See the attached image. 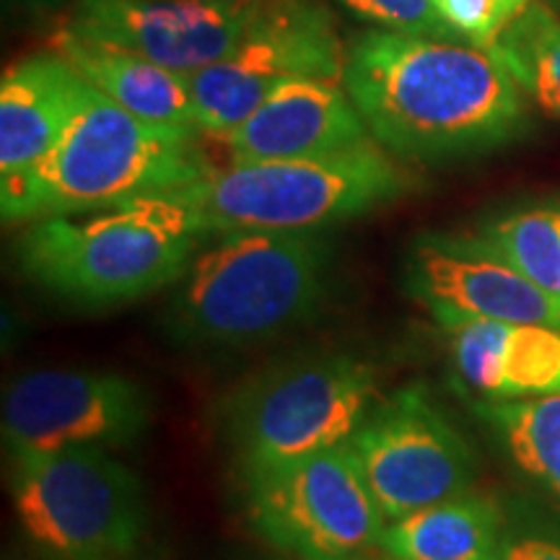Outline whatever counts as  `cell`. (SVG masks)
Segmentation results:
<instances>
[{"mask_svg":"<svg viewBox=\"0 0 560 560\" xmlns=\"http://www.w3.org/2000/svg\"><path fill=\"white\" fill-rule=\"evenodd\" d=\"M405 291L436 314L560 327V301L480 234L423 231L405 252Z\"/></svg>","mask_w":560,"mask_h":560,"instance_id":"obj_12","label":"cell"},{"mask_svg":"<svg viewBox=\"0 0 560 560\" xmlns=\"http://www.w3.org/2000/svg\"><path fill=\"white\" fill-rule=\"evenodd\" d=\"M342 86L371 138L405 164H446L527 130L524 89L493 47L369 30L346 45Z\"/></svg>","mask_w":560,"mask_h":560,"instance_id":"obj_1","label":"cell"},{"mask_svg":"<svg viewBox=\"0 0 560 560\" xmlns=\"http://www.w3.org/2000/svg\"><path fill=\"white\" fill-rule=\"evenodd\" d=\"M480 234L537 289L560 301V200L511 210Z\"/></svg>","mask_w":560,"mask_h":560,"instance_id":"obj_21","label":"cell"},{"mask_svg":"<svg viewBox=\"0 0 560 560\" xmlns=\"http://www.w3.org/2000/svg\"><path fill=\"white\" fill-rule=\"evenodd\" d=\"M153 423V397L132 376L100 369L26 371L5 387V459L102 446L138 444Z\"/></svg>","mask_w":560,"mask_h":560,"instance_id":"obj_11","label":"cell"},{"mask_svg":"<svg viewBox=\"0 0 560 560\" xmlns=\"http://www.w3.org/2000/svg\"><path fill=\"white\" fill-rule=\"evenodd\" d=\"M219 140L231 161H276L327 156L374 138L342 81L299 79L272 91L260 109Z\"/></svg>","mask_w":560,"mask_h":560,"instance_id":"obj_14","label":"cell"},{"mask_svg":"<svg viewBox=\"0 0 560 560\" xmlns=\"http://www.w3.org/2000/svg\"><path fill=\"white\" fill-rule=\"evenodd\" d=\"M478 412L511 462L560 501V392L529 400H488Z\"/></svg>","mask_w":560,"mask_h":560,"instance_id":"obj_19","label":"cell"},{"mask_svg":"<svg viewBox=\"0 0 560 560\" xmlns=\"http://www.w3.org/2000/svg\"><path fill=\"white\" fill-rule=\"evenodd\" d=\"M255 5L240 0H79L58 26L187 75L240 45Z\"/></svg>","mask_w":560,"mask_h":560,"instance_id":"obj_13","label":"cell"},{"mask_svg":"<svg viewBox=\"0 0 560 560\" xmlns=\"http://www.w3.org/2000/svg\"><path fill=\"white\" fill-rule=\"evenodd\" d=\"M52 52L68 60L91 86L140 120L200 132L185 73L120 47L75 37L60 26L52 32Z\"/></svg>","mask_w":560,"mask_h":560,"instance_id":"obj_17","label":"cell"},{"mask_svg":"<svg viewBox=\"0 0 560 560\" xmlns=\"http://www.w3.org/2000/svg\"><path fill=\"white\" fill-rule=\"evenodd\" d=\"M9 462L21 532L55 560H136L149 527L143 486L112 450L26 454Z\"/></svg>","mask_w":560,"mask_h":560,"instance_id":"obj_7","label":"cell"},{"mask_svg":"<svg viewBox=\"0 0 560 560\" xmlns=\"http://www.w3.org/2000/svg\"><path fill=\"white\" fill-rule=\"evenodd\" d=\"M83 79L58 52L32 55L0 79V179L30 172L73 120Z\"/></svg>","mask_w":560,"mask_h":560,"instance_id":"obj_16","label":"cell"},{"mask_svg":"<svg viewBox=\"0 0 560 560\" xmlns=\"http://www.w3.org/2000/svg\"><path fill=\"white\" fill-rule=\"evenodd\" d=\"M240 3H260V0H240Z\"/></svg>","mask_w":560,"mask_h":560,"instance_id":"obj_28","label":"cell"},{"mask_svg":"<svg viewBox=\"0 0 560 560\" xmlns=\"http://www.w3.org/2000/svg\"><path fill=\"white\" fill-rule=\"evenodd\" d=\"M506 527L499 503L467 490L387 522L382 552L392 560H499Z\"/></svg>","mask_w":560,"mask_h":560,"instance_id":"obj_18","label":"cell"},{"mask_svg":"<svg viewBox=\"0 0 560 560\" xmlns=\"http://www.w3.org/2000/svg\"><path fill=\"white\" fill-rule=\"evenodd\" d=\"M3 560H55L50 552L42 550L32 537H26L24 532H16L3 548Z\"/></svg>","mask_w":560,"mask_h":560,"instance_id":"obj_26","label":"cell"},{"mask_svg":"<svg viewBox=\"0 0 560 560\" xmlns=\"http://www.w3.org/2000/svg\"><path fill=\"white\" fill-rule=\"evenodd\" d=\"M380 560H392V558H380Z\"/></svg>","mask_w":560,"mask_h":560,"instance_id":"obj_29","label":"cell"},{"mask_svg":"<svg viewBox=\"0 0 560 560\" xmlns=\"http://www.w3.org/2000/svg\"><path fill=\"white\" fill-rule=\"evenodd\" d=\"M206 236L172 195L32 221L19 236L26 280L83 310H109L174 285Z\"/></svg>","mask_w":560,"mask_h":560,"instance_id":"obj_4","label":"cell"},{"mask_svg":"<svg viewBox=\"0 0 560 560\" xmlns=\"http://www.w3.org/2000/svg\"><path fill=\"white\" fill-rule=\"evenodd\" d=\"M529 0H433L439 16L478 47H493Z\"/></svg>","mask_w":560,"mask_h":560,"instance_id":"obj_23","label":"cell"},{"mask_svg":"<svg viewBox=\"0 0 560 560\" xmlns=\"http://www.w3.org/2000/svg\"><path fill=\"white\" fill-rule=\"evenodd\" d=\"M348 444L387 522L467 493L478 475L470 444L420 384L376 400Z\"/></svg>","mask_w":560,"mask_h":560,"instance_id":"obj_10","label":"cell"},{"mask_svg":"<svg viewBox=\"0 0 560 560\" xmlns=\"http://www.w3.org/2000/svg\"><path fill=\"white\" fill-rule=\"evenodd\" d=\"M499 560H560V532L542 527H506Z\"/></svg>","mask_w":560,"mask_h":560,"instance_id":"obj_24","label":"cell"},{"mask_svg":"<svg viewBox=\"0 0 560 560\" xmlns=\"http://www.w3.org/2000/svg\"><path fill=\"white\" fill-rule=\"evenodd\" d=\"M493 50L524 94L560 117V13L545 0H529L527 9L503 30Z\"/></svg>","mask_w":560,"mask_h":560,"instance_id":"obj_20","label":"cell"},{"mask_svg":"<svg viewBox=\"0 0 560 560\" xmlns=\"http://www.w3.org/2000/svg\"><path fill=\"white\" fill-rule=\"evenodd\" d=\"M346 45L319 0H262L226 58L187 73L202 136L221 138L262 107L272 91L299 79L342 81Z\"/></svg>","mask_w":560,"mask_h":560,"instance_id":"obj_9","label":"cell"},{"mask_svg":"<svg viewBox=\"0 0 560 560\" xmlns=\"http://www.w3.org/2000/svg\"><path fill=\"white\" fill-rule=\"evenodd\" d=\"M418 187L405 161L376 140L310 159L231 161L166 192L202 236L231 231H325L361 219Z\"/></svg>","mask_w":560,"mask_h":560,"instance_id":"obj_5","label":"cell"},{"mask_svg":"<svg viewBox=\"0 0 560 560\" xmlns=\"http://www.w3.org/2000/svg\"><path fill=\"white\" fill-rule=\"evenodd\" d=\"M545 3H548L550 9H556L560 13V0H545Z\"/></svg>","mask_w":560,"mask_h":560,"instance_id":"obj_27","label":"cell"},{"mask_svg":"<svg viewBox=\"0 0 560 560\" xmlns=\"http://www.w3.org/2000/svg\"><path fill=\"white\" fill-rule=\"evenodd\" d=\"M380 397L366 359L312 350L276 361L219 402V433L236 478L346 444Z\"/></svg>","mask_w":560,"mask_h":560,"instance_id":"obj_6","label":"cell"},{"mask_svg":"<svg viewBox=\"0 0 560 560\" xmlns=\"http://www.w3.org/2000/svg\"><path fill=\"white\" fill-rule=\"evenodd\" d=\"M198 136L140 120L83 79L79 107L58 145L30 172L0 179L3 221L94 213L177 190L210 170Z\"/></svg>","mask_w":560,"mask_h":560,"instance_id":"obj_3","label":"cell"},{"mask_svg":"<svg viewBox=\"0 0 560 560\" xmlns=\"http://www.w3.org/2000/svg\"><path fill=\"white\" fill-rule=\"evenodd\" d=\"M332 242L322 231H231L208 236L164 312L172 342L247 348L310 322L332 289Z\"/></svg>","mask_w":560,"mask_h":560,"instance_id":"obj_2","label":"cell"},{"mask_svg":"<svg viewBox=\"0 0 560 560\" xmlns=\"http://www.w3.org/2000/svg\"><path fill=\"white\" fill-rule=\"evenodd\" d=\"M249 527L291 560H371L387 527L350 444L240 480Z\"/></svg>","mask_w":560,"mask_h":560,"instance_id":"obj_8","label":"cell"},{"mask_svg":"<svg viewBox=\"0 0 560 560\" xmlns=\"http://www.w3.org/2000/svg\"><path fill=\"white\" fill-rule=\"evenodd\" d=\"M335 3L353 13L355 19L366 21L374 30L412 34V37L462 39L439 16L433 0H335Z\"/></svg>","mask_w":560,"mask_h":560,"instance_id":"obj_22","label":"cell"},{"mask_svg":"<svg viewBox=\"0 0 560 560\" xmlns=\"http://www.w3.org/2000/svg\"><path fill=\"white\" fill-rule=\"evenodd\" d=\"M433 319L450 340L462 380L488 400H529L560 392V327L459 314Z\"/></svg>","mask_w":560,"mask_h":560,"instance_id":"obj_15","label":"cell"},{"mask_svg":"<svg viewBox=\"0 0 560 560\" xmlns=\"http://www.w3.org/2000/svg\"><path fill=\"white\" fill-rule=\"evenodd\" d=\"M79 0H3L5 16L26 24H52L68 16Z\"/></svg>","mask_w":560,"mask_h":560,"instance_id":"obj_25","label":"cell"}]
</instances>
